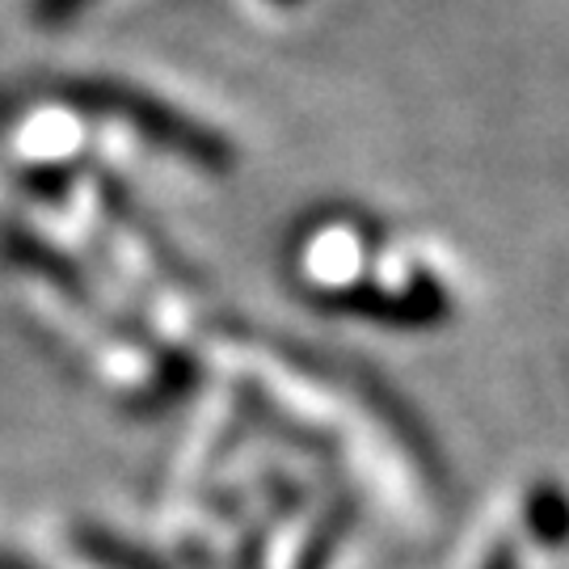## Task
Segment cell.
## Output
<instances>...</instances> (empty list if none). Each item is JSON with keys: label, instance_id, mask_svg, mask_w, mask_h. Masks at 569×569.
<instances>
[{"label": "cell", "instance_id": "3957f363", "mask_svg": "<svg viewBox=\"0 0 569 569\" xmlns=\"http://www.w3.org/2000/svg\"><path fill=\"white\" fill-rule=\"evenodd\" d=\"M279 4H296V0H279Z\"/></svg>", "mask_w": 569, "mask_h": 569}, {"label": "cell", "instance_id": "6da1fadb", "mask_svg": "<svg viewBox=\"0 0 569 569\" xmlns=\"http://www.w3.org/2000/svg\"><path fill=\"white\" fill-rule=\"evenodd\" d=\"M68 98H72V106H84V110H93V114H114V119L131 122L140 136H148V140L169 148V152H178L186 161L203 164V169H224V164L232 161L228 143L220 140L216 131H207V127H199L190 114L164 106L161 98H152V93L131 89V84L81 81L68 89Z\"/></svg>", "mask_w": 569, "mask_h": 569}, {"label": "cell", "instance_id": "7a4b0ae2", "mask_svg": "<svg viewBox=\"0 0 569 569\" xmlns=\"http://www.w3.org/2000/svg\"><path fill=\"white\" fill-rule=\"evenodd\" d=\"M89 0H39L34 9H39V21H63V18H72L77 9H84Z\"/></svg>", "mask_w": 569, "mask_h": 569}]
</instances>
